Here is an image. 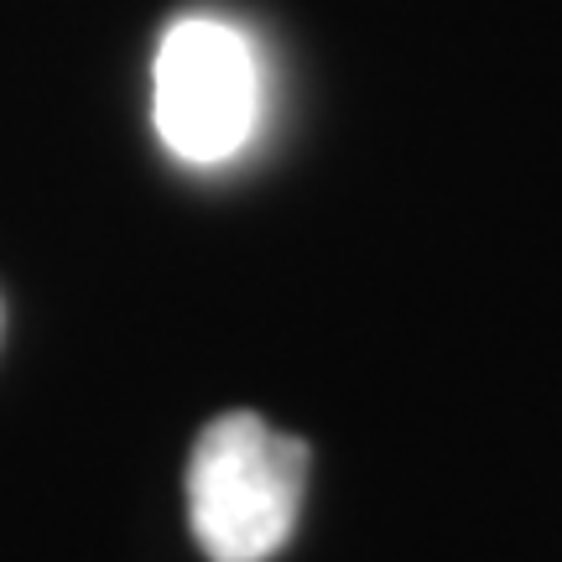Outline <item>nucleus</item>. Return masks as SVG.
<instances>
[{
	"mask_svg": "<svg viewBox=\"0 0 562 562\" xmlns=\"http://www.w3.org/2000/svg\"><path fill=\"white\" fill-rule=\"evenodd\" d=\"M307 442L277 432L256 412H224L199 432L188 459V521L209 562L277 558L302 510Z\"/></svg>",
	"mask_w": 562,
	"mask_h": 562,
	"instance_id": "obj_1",
	"label": "nucleus"
},
{
	"mask_svg": "<svg viewBox=\"0 0 562 562\" xmlns=\"http://www.w3.org/2000/svg\"><path fill=\"white\" fill-rule=\"evenodd\" d=\"M151 110L167 151L193 167H214L245 151L261 125L256 42L220 16L172 21L151 68Z\"/></svg>",
	"mask_w": 562,
	"mask_h": 562,
	"instance_id": "obj_2",
	"label": "nucleus"
}]
</instances>
